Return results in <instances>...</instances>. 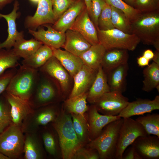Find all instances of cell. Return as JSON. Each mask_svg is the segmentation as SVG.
<instances>
[{"mask_svg": "<svg viewBox=\"0 0 159 159\" xmlns=\"http://www.w3.org/2000/svg\"><path fill=\"white\" fill-rule=\"evenodd\" d=\"M51 125L58 136L62 158L73 159L83 144L79 139L73 127L71 115L62 111Z\"/></svg>", "mask_w": 159, "mask_h": 159, "instance_id": "obj_1", "label": "cell"}, {"mask_svg": "<svg viewBox=\"0 0 159 159\" xmlns=\"http://www.w3.org/2000/svg\"><path fill=\"white\" fill-rule=\"evenodd\" d=\"M132 34L135 35L143 44L153 45L159 51V10L141 13L131 22Z\"/></svg>", "mask_w": 159, "mask_h": 159, "instance_id": "obj_2", "label": "cell"}, {"mask_svg": "<svg viewBox=\"0 0 159 159\" xmlns=\"http://www.w3.org/2000/svg\"><path fill=\"white\" fill-rule=\"evenodd\" d=\"M39 77V69L22 65H20L5 91L29 101L34 91Z\"/></svg>", "mask_w": 159, "mask_h": 159, "instance_id": "obj_3", "label": "cell"}, {"mask_svg": "<svg viewBox=\"0 0 159 159\" xmlns=\"http://www.w3.org/2000/svg\"><path fill=\"white\" fill-rule=\"evenodd\" d=\"M123 120L121 118L107 124L100 134L88 144L90 148L97 151L100 158L115 159L119 131Z\"/></svg>", "mask_w": 159, "mask_h": 159, "instance_id": "obj_4", "label": "cell"}, {"mask_svg": "<svg viewBox=\"0 0 159 159\" xmlns=\"http://www.w3.org/2000/svg\"><path fill=\"white\" fill-rule=\"evenodd\" d=\"M39 71L38 81L29 101L34 108L54 104L59 95V87L56 81L48 75Z\"/></svg>", "mask_w": 159, "mask_h": 159, "instance_id": "obj_5", "label": "cell"}, {"mask_svg": "<svg viewBox=\"0 0 159 159\" xmlns=\"http://www.w3.org/2000/svg\"><path fill=\"white\" fill-rule=\"evenodd\" d=\"M97 29L99 43L106 50L117 48L133 51L140 42L135 34L126 33L115 28L106 30Z\"/></svg>", "mask_w": 159, "mask_h": 159, "instance_id": "obj_6", "label": "cell"}, {"mask_svg": "<svg viewBox=\"0 0 159 159\" xmlns=\"http://www.w3.org/2000/svg\"><path fill=\"white\" fill-rule=\"evenodd\" d=\"M24 137L21 126L11 125L0 135V152L10 159H23Z\"/></svg>", "mask_w": 159, "mask_h": 159, "instance_id": "obj_7", "label": "cell"}, {"mask_svg": "<svg viewBox=\"0 0 159 159\" xmlns=\"http://www.w3.org/2000/svg\"><path fill=\"white\" fill-rule=\"evenodd\" d=\"M59 113L54 104L34 108L23 121L22 130L24 133L39 131L41 127L54 122Z\"/></svg>", "mask_w": 159, "mask_h": 159, "instance_id": "obj_8", "label": "cell"}, {"mask_svg": "<svg viewBox=\"0 0 159 159\" xmlns=\"http://www.w3.org/2000/svg\"><path fill=\"white\" fill-rule=\"evenodd\" d=\"M123 119L119 131L115 159H122L124 151L138 137L150 135L135 120L130 117Z\"/></svg>", "mask_w": 159, "mask_h": 159, "instance_id": "obj_9", "label": "cell"}, {"mask_svg": "<svg viewBox=\"0 0 159 159\" xmlns=\"http://www.w3.org/2000/svg\"><path fill=\"white\" fill-rule=\"evenodd\" d=\"M122 93L110 91L104 94L93 104L98 111L102 114L117 116L128 104V99Z\"/></svg>", "mask_w": 159, "mask_h": 159, "instance_id": "obj_10", "label": "cell"}, {"mask_svg": "<svg viewBox=\"0 0 159 159\" xmlns=\"http://www.w3.org/2000/svg\"><path fill=\"white\" fill-rule=\"evenodd\" d=\"M56 21L52 0H40L34 15L28 16L26 18L24 26L28 29L36 30L42 25L53 24Z\"/></svg>", "mask_w": 159, "mask_h": 159, "instance_id": "obj_11", "label": "cell"}, {"mask_svg": "<svg viewBox=\"0 0 159 159\" xmlns=\"http://www.w3.org/2000/svg\"><path fill=\"white\" fill-rule=\"evenodd\" d=\"M81 34L91 45L99 43L97 28L86 9H84L69 29Z\"/></svg>", "mask_w": 159, "mask_h": 159, "instance_id": "obj_12", "label": "cell"}, {"mask_svg": "<svg viewBox=\"0 0 159 159\" xmlns=\"http://www.w3.org/2000/svg\"><path fill=\"white\" fill-rule=\"evenodd\" d=\"M39 70L55 80L62 92L68 91L69 85V73L53 56Z\"/></svg>", "mask_w": 159, "mask_h": 159, "instance_id": "obj_13", "label": "cell"}, {"mask_svg": "<svg viewBox=\"0 0 159 159\" xmlns=\"http://www.w3.org/2000/svg\"><path fill=\"white\" fill-rule=\"evenodd\" d=\"M45 26L47 28L46 30L38 27L37 31L28 29L29 32L34 38L51 48L63 47L65 40V33L57 30L50 25Z\"/></svg>", "mask_w": 159, "mask_h": 159, "instance_id": "obj_14", "label": "cell"}, {"mask_svg": "<svg viewBox=\"0 0 159 159\" xmlns=\"http://www.w3.org/2000/svg\"><path fill=\"white\" fill-rule=\"evenodd\" d=\"M131 145L142 159H159V137L156 136L139 137Z\"/></svg>", "mask_w": 159, "mask_h": 159, "instance_id": "obj_15", "label": "cell"}, {"mask_svg": "<svg viewBox=\"0 0 159 159\" xmlns=\"http://www.w3.org/2000/svg\"><path fill=\"white\" fill-rule=\"evenodd\" d=\"M159 109V96L157 95L152 100L138 98L132 102H129L118 115L121 118H128Z\"/></svg>", "mask_w": 159, "mask_h": 159, "instance_id": "obj_16", "label": "cell"}, {"mask_svg": "<svg viewBox=\"0 0 159 159\" xmlns=\"http://www.w3.org/2000/svg\"><path fill=\"white\" fill-rule=\"evenodd\" d=\"M13 6V9L10 13L4 14L0 13V18H4L7 22L8 32L6 40L0 43V49H11L17 40L24 38L23 32H18L16 29V20L20 14L19 12H17L19 4L17 0L15 1Z\"/></svg>", "mask_w": 159, "mask_h": 159, "instance_id": "obj_17", "label": "cell"}, {"mask_svg": "<svg viewBox=\"0 0 159 159\" xmlns=\"http://www.w3.org/2000/svg\"><path fill=\"white\" fill-rule=\"evenodd\" d=\"M121 118L118 115L111 116L101 114L93 104L89 109L87 120L90 140L97 137L107 124Z\"/></svg>", "mask_w": 159, "mask_h": 159, "instance_id": "obj_18", "label": "cell"}, {"mask_svg": "<svg viewBox=\"0 0 159 159\" xmlns=\"http://www.w3.org/2000/svg\"><path fill=\"white\" fill-rule=\"evenodd\" d=\"M24 159H43L45 158L44 145L39 131L24 133Z\"/></svg>", "mask_w": 159, "mask_h": 159, "instance_id": "obj_19", "label": "cell"}, {"mask_svg": "<svg viewBox=\"0 0 159 159\" xmlns=\"http://www.w3.org/2000/svg\"><path fill=\"white\" fill-rule=\"evenodd\" d=\"M3 93L11 106L13 124L21 127L24 120L34 108L29 101L8 93L5 91Z\"/></svg>", "mask_w": 159, "mask_h": 159, "instance_id": "obj_20", "label": "cell"}, {"mask_svg": "<svg viewBox=\"0 0 159 159\" xmlns=\"http://www.w3.org/2000/svg\"><path fill=\"white\" fill-rule=\"evenodd\" d=\"M97 71L84 64L81 69L73 77L74 85L69 98L88 91L95 79Z\"/></svg>", "mask_w": 159, "mask_h": 159, "instance_id": "obj_21", "label": "cell"}, {"mask_svg": "<svg viewBox=\"0 0 159 159\" xmlns=\"http://www.w3.org/2000/svg\"><path fill=\"white\" fill-rule=\"evenodd\" d=\"M53 56L59 61L68 72L73 77L81 69L84 64L79 56L65 50L60 49L51 48Z\"/></svg>", "mask_w": 159, "mask_h": 159, "instance_id": "obj_22", "label": "cell"}, {"mask_svg": "<svg viewBox=\"0 0 159 159\" xmlns=\"http://www.w3.org/2000/svg\"><path fill=\"white\" fill-rule=\"evenodd\" d=\"M82 0L75 1L53 24L52 27L58 31L64 33L69 29L77 17L84 9Z\"/></svg>", "mask_w": 159, "mask_h": 159, "instance_id": "obj_23", "label": "cell"}, {"mask_svg": "<svg viewBox=\"0 0 159 159\" xmlns=\"http://www.w3.org/2000/svg\"><path fill=\"white\" fill-rule=\"evenodd\" d=\"M65 40L63 47L66 50L80 57L91 45L81 34L69 29L65 32Z\"/></svg>", "mask_w": 159, "mask_h": 159, "instance_id": "obj_24", "label": "cell"}, {"mask_svg": "<svg viewBox=\"0 0 159 159\" xmlns=\"http://www.w3.org/2000/svg\"><path fill=\"white\" fill-rule=\"evenodd\" d=\"M129 69L128 63L120 65L106 73L110 91L123 93L126 90V78Z\"/></svg>", "mask_w": 159, "mask_h": 159, "instance_id": "obj_25", "label": "cell"}, {"mask_svg": "<svg viewBox=\"0 0 159 159\" xmlns=\"http://www.w3.org/2000/svg\"><path fill=\"white\" fill-rule=\"evenodd\" d=\"M110 91L106 74L101 65L88 92L87 100L93 104L104 94Z\"/></svg>", "mask_w": 159, "mask_h": 159, "instance_id": "obj_26", "label": "cell"}, {"mask_svg": "<svg viewBox=\"0 0 159 159\" xmlns=\"http://www.w3.org/2000/svg\"><path fill=\"white\" fill-rule=\"evenodd\" d=\"M128 51L114 48L106 50L103 57L101 66L105 73L114 68L127 63Z\"/></svg>", "mask_w": 159, "mask_h": 159, "instance_id": "obj_27", "label": "cell"}, {"mask_svg": "<svg viewBox=\"0 0 159 159\" xmlns=\"http://www.w3.org/2000/svg\"><path fill=\"white\" fill-rule=\"evenodd\" d=\"M106 51L100 43L91 45L86 51L79 57L84 65L97 71L101 65L103 56Z\"/></svg>", "mask_w": 159, "mask_h": 159, "instance_id": "obj_28", "label": "cell"}, {"mask_svg": "<svg viewBox=\"0 0 159 159\" xmlns=\"http://www.w3.org/2000/svg\"><path fill=\"white\" fill-rule=\"evenodd\" d=\"M53 56L52 49L43 44L32 55L21 62L22 65L39 69Z\"/></svg>", "mask_w": 159, "mask_h": 159, "instance_id": "obj_29", "label": "cell"}, {"mask_svg": "<svg viewBox=\"0 0 159 159\" xmlns=\"http://www.w3.org/2000/svg\"><path fill=\"white\" fill-rule=\"evenodd\" d=\"M43 44L35 38L26 40L24 38L17 40L12 49L19 58H28L33 54Z\"/></svg>", "mask_w": 159, "mask_h": 159, "instance_id": "obj_30", "label": "cell"}, {"mask_svg": "<svg viewBox=\"0 0 159 159\" xmlns=\"http://www.w3.org/2000/svg\"><path fill=\"white\" fill-rule=\"evenodd\" d=\"M143 73L142 90L148 92L156 88L159 92V65L153 62L144 69Z\"/></svg>", "mask_w": 159, "mask_h": 159, "instance_id": "obj_31", "label": "cell"}, {"mask_svg": "<svg viewBox=\"0 0 159 159\" xmlns=\"http://www.w3.org/2000/svg\"><path fill=\"white\" fill-rule=\"evenodd\" d=\"M88 92L69 98L65 102L67 110L70 113L85 116V113L89 110L87 104Z\"/></svg>", "mask_w": 159, "mask_h": 159, "instance_id": "obj_32", "label": "cell"}, {"mask_svg": "<svg viewBox=\"0 0 159 159\" xmlns=\"http://www.w3.org/2000/svg\"><path fill=\"white\" fill-rule=\"evenodd\" d=\"M39 132L46 151L50 155L55 157L57 154L58 146L54 131L46 127H41Z\"/></svg>", "mask_w": 159, "mask_h": 159, "instance_id": "obj_33", "label": "cell"}, {"mask_svg": "<svg viewBox=\"0 0 159 159\" xmlns=\"http://www.w3.org/2000/svg\"><path fill=\"white\" fill-rule=\"evenodd\" d=\"M74 129L80 140L83 144L89 139L90 140L89 126L85 116L71 113Z\"/></svg>", "mask_w": 159, "mask_h": 159, "instance_id": "obj_34", "label": "cell"}, {"mask_svg": "<svg viewBox=\"0 0 159 159\" xmlns=\"http://www.w3.org/2000/svg\"><path fill=\"white\" fill-rule=\"evenodd\" d=\"M110 6L111 21L114 28L125 33L132 34L131 21L129 19L122 11L112 6Z\"/></svg>", "mask_w": 159, "mask_h": 159, "instance_id": "obj_35", "label": "cell"}, {"mask_svg": "<svg viewBox=\"0 0 159 159\" xmlns=\"http://www.w3.org/2000/svg\"><path fill=\"white\" fill-rule=\"evenodd\" d=\"M135 120L142 125L148 135L152 134L159 137L158 114H149L139 117Z\"/></svg>", "mask_w": 159, "mask_h": 159, "instance_id": "obj_36", "label": "cell"}, {"mask_svg": "<svg viewBox=\"0 0 159 159\" xmlns=\"http://www.w3.org/2000/svg\"><path fill=\"white\" fill-rule=\"evenodd\" d=\"M12 124L11 106L2 93L0 95V135Z\"/></svg>", "mask_w": 159, "mask_h": 159, "instance_id": "obj_37", "label": "cell"}, {"mask_svg": "<svg viewBox=\"0 0 159 159\" xmlns=\"http://www.w3.org/2000/svg\"><path fill=\"white\" fill-rule=\"evenodd\" d=\"M19 59L12 49H0V74L9 69L16 68L19 65Z\"/></svg>", "mask_w": 159, "mask_h": 159, "instance_id": "obj_38", "label": "cell"}, {"mask_svg": "<svg viewBox=\"0 0 159 159\" xmlns=\"http://www.w3.org/2000/svg\"><path fill=\"white\" fill-rule=\"evenodd\" d=\"M110 5L122 11L131 22L137 18L141 12L122 0H105Z\"/></svg>", "mask_w": 159, "mask_h": 159, "instance_id": "obj_39", "label": "cell"}, {"mask_svg": "<svg viewBox=\"0 0 159 159\" xmlns=\"http://www.w3.org/2000/svg\"><path fill=\"white\" fill-rule=\"evenodd\" d=\"M114 28L111 21V7L105 1L98 18L97 28L100 30H106Z\"/></svg>", "mask_w": 159, "mask_h": 159, "instance_id": "obj_40", "label": "cell"}, {"mask_svg": "<svg viewBox=\"0 0 159 159\" xmlns=\"http://www.w3.org/2000/svg\"><path fill=\"white\" fill-rule=\"evenodd\" d=\"M132 6L141 13L159 10V0H135Z\"/></svg>", "mask_w": 159, "mask_h": 159, "instance_id": "obj_41", "label": "cell"}, {"mask_svg": "<svg viewBox=\"0 0 159 159\" xmlns=\"http://www.w3.org/2000/svg\"><path fill=\"white\" fill-rule=\"evenodd\" d=\"M52 1L56 21L74 2L73 0H52Z\"/></svg>", "mask_w": 159, "mask_h": 159, "instance_id": "obj_42", "label": "cell"}, {"mask_svg": "<svg viewBox=\"0 0 159 159\" xmlns=\"http://www.w3.org/2000/svg\"><path fill=\"white\" fill-rule=\"evenodd\" d=\"M105 0H92L90 18L96 28L97 27L98 18L102 11Z\"/></svg>", "mask_w": 159, "mask_h": 159, "instance_id": "obj_43", "label": "cell"}, {"mask_svg": "<svg viewBox=\"0 0 159 159\" xmlns=\"http://www.w3.org/2000/svg\"><path fill=\"white\" fill-rule=\"evenodd\" d=\"M17 69L16 68L9 69L3 73L0 74V95L5 91Z\"/></svg>", "mask_w": 159, "mask_h": 159, "instance_id": "obj_44", "label": "cell"}, {"mask_svg": "<svg viewBox=\"0 0 159 159\" xmlns=\"http://www.w3.org/2000/svg\"><path fill=\"white\" fill-rule=\"evenodd\" d=\"M73 159H98L99 156L95 150L86 149L82 147L78 150L75 154Z\"/></svg>", "mask_w": 159, "mask_h": 159, "instance_id": "obj_45", "label": "cell"}, {"mask_svg": "<svg viewBox=\"0 0 159 159\" xmlns=\"http://www.w3.org/2000/svg\"><path fill=\"white\" fill-rule=\"evenodd\" d=\"M122 159H142L139 155L134 148L131 145L124 152L122 157Z\"/></svg>", "mask_w": 159, "mask_h": 159, "instance_id": "obj_46", "label": "cell"}, {"mask_svg": "<svg viewBox=\"0 0 159 159\" xmlns=\"http://www.w3.org/2000/svg\"><path fill=\"white\" fill-rule=\"evenodd\" d=\"M150 61L143 56H140L137 58V63L138 66L141 67L148 65Z\"/></svg>", "mask_w": 159, "mask_h": 159, "instance_id": "obj_47", "label": "cell"}, {"mask_svg": "<svg viewBox=\"0 0 159 159\" xmlns=\"http://www.w3.org/2000/svg\"><path fill=\"white\" fill-rule=\"evenodd\" d=\"M143 56L150 60L153 58L154 53L152 50L148 49L145 50L144 52Z\"/></svg>", "mask_w": 159, "mask_h": 159, "instance_id": "obj_48", "label": "cell"}, {"mask_svg": "<svg viewBox=\"0 0 159 159\" xmlns=\"http://www.w3.org/2000/svg\"><path fill=\"white\" fill-rule=\"evenodd\" d=\"M86 6V9L89 16L90 14L91 10L92 0H84Z\"/></svg>", "mask_w": 159, "mask_h": 159, "instance_id": "obj_49", "label": "cell"}, {"mask_svg": "<svg viewBox=\"0 0 159 159\" xmlns=\"http://www.w3.org/2000/svg\"><path fill=\"white\" fill-rule=\"evenodd\" d=\"M14 0H0V10H1L7 4L11 3Z\"/></svg>", "mask_w": 159, "mask_h": 159, "instance_id": "obj_50", "label": "cell"}, {"mask_svg": "<svg viewBox=\"0 0 159 159\" xmlns=\"http://www.w3.org/2000/svg\"><path fill=\"white\" fill-rule=\"evenodd\" d=\"M152 59L153 60V62L159 65V51L156 50Z\"/></svg>", "mask_w": 159, "mask_h": 159, "instance_id": "obj_51", "label": "cell"}, {"mask_svg": "<svg viewBox=\"0 0 159 159\" xmlns=\"http://www.w3.org/2000/svg\"><path fill=\"white\" fill-rule=\"evenodd\" d=\"M128 5L132 6L135 0H122Z\"/></svg>", "mask_w": 159, "mask_h": 159, "instance_id": "obj_52", "label": "cell"}, {"mask_svg": "<svg viewBox=\"0 0 159 159\" xmlns=\"http://www.w3.org/2000/svg\"><path fill=\"white\" fill-rule=\"evenodd\" d=\"M0 159H10L9 158L3 153L0 152Z\"/></svg>", "mask_w": 159, "mask_h": 159, "instance_id": "obj_53", "label": "cell"}, {"mask_svg": "<svg viewBox=\"0 0 159 159\" xmlns=\"http://www.w3.org/2000/svg\"><path fill=\"white\" fill-rule=\"evenodd\" d=\"M31 1L34 3H38L40 0H29Z\"/></svg>", "mask_w": 159, "mask_h": 159, "instance_id": "obj_54", "label": "cell"}]
</instances>
